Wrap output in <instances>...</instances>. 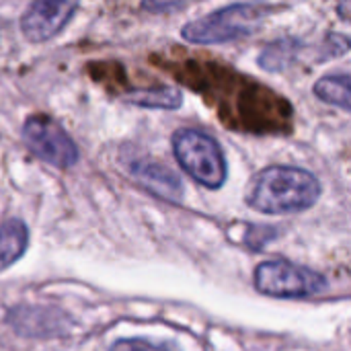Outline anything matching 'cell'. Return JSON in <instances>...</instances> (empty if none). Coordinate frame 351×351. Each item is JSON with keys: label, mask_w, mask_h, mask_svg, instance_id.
Listing matches in <instances>:
<instances>
[{"label": "cell", "mask_w": 351, "mask_h": 351, "mask_svg": "<svg viewBox=\"0 0 351 351\" xmlns=\"http://www.w3.org/2000/svg\"><path fill=\"white\" fill-rule=\"evenodd\" d=\"M76 2H58V0H37L33 2L25 14L21 16V31L23 35L33 41L41 43L56 37L76 12Z\"/></svg>", "instance_id": "cell-6"}, {"label": "cell", "mask_w": 351, "mask_h": 351, "mask_svg": "<svg viewBox=\"0 0 351 351\" xmlns=\"http://www.w3.org/2000/svg\"><path fill=\"white\" fill-rule=\"evenodd\" d=\"M128 169H130V175L136 179V183H140L152 195L167 199V202H179L183 197L181 179L177 177V173H173L165 165L138 156L128 162Z\"/></svg>", "instance_id": "cell-7"}, {"label": "cell", "mask_w": 351, "mask_h": 351, "mask_svg": "<svg viewBox=\"0 0 351 351\" xmlns=\"http://www.w3.org/2000/svg\"><path fill=\"white\" fill-rule=\"evenodd\" d=\"M109 351H181L177 343H156L150 339H119Z\"/></svg>", "instance_id": "cell-12"}, {"label": "cell", "mask_w": 351, "mask_h": 351, "mask_svg": "<svg viewBox=\"0 0 351 351\" xmlns=\"http://www.w3.org/2000/svg\"><path fill=\"white\" fill-rule=\"evenodd\" d=\"M269 12L271 6L267 4H230L210 12L208 16L187 23L181 29V37L197 45H214L243 39L253 35Z\"/></svg>", "instance_id": "cell-2"}, {"label": "cell", "mask_w": 351, "mask_h": 351, "mask_svg": "<svg viewBox=\"0 0 351 351\" xmlns=\"http://www.w3.org/2000/svg\"><path fill=\"white\" fill-rule=\"evenodd\" d=\"M173 152L181 169L199 185L220 189L228 177V165L220 144L197 130H179L173 136Z\"/></svg>", "instance_id": "cell-3"}, {"label": "cell", "mask_w": 351, "mask_h": 351, "mask_svg": "<svg viewBox=\"0 0 351 351\" xmlns=\"http://www.w3.org/2000/svg\"><path fill=\"white\" fill-rule=\"evenodd\" d=\"M185 6H187L185 2H173V0H169V2H142V8L148 10V12H154V14H158V12H175V10H181Z\"/></svg>", "instance_id": "cell-13"}, {"label": "cell", "mask_w": 351, "mask_h": 351, "mask_svg": "<svg viewBox=\"0 0 351 351\" xmlns=\"http://www.w3.org/2000/svg\"><path fill=\"white\" fill-rule=\"evenodd\" d=\"M128 103L146 107V109H179L183 105V95L175 86H156V88H138L125 97Z\"/></svg>", "instance_id": "cell-9"}, {"label": "cell", "mask_w": 351, "mask_h": 351, "mask_svg": "<svg viewBox=\"0 0 351 351\" xmlns=\"http://www.w3.org/2000/svg\"><path fill=\"white\" fill-rule=\"evenodd\" d=\"M29 230L19 218H10L0 226V271L14 265L27 251Z\"/></svg>", "instance_id": "cell-8"}, {"label": "cell", "mask_w": 351, "mask_h": 351, "mask_svg": "<svg viewBox=\"0 0 351 351\" xmlns=\"http://www.w3.org/2000/svg\"><path fill=\"white\" fill-rule=\"evenodd\" d=\"M21 136L27 148L37 158H41L43 162L51 167L70 169L80 158L76 142L68 136V132L56 119L47 115H31L23 123Z\"/></svg>", "instance_id": "cell-5"}, {"label": "cell", "mask_w": 351, "mask_h": 351, "mask_svg": "<svg viewBox=\"0 0 351 351\" xmlns=\"http://www.w3.org/2000/svg\"><path fill=\"white\" fill-rule=\"evenodd\" d=\"M315 95L343 111H350V74H327L315 82Z\"/></svg>", "instance_id": "cell-10"}, {"label": "cell", "mask_w": 351, "mask_h": 351, "mask_svg": "<svg viewBox=\"0 0 351 351\" xmlns=\"http://www.w3.org/2000/svg\"><path fill=\"white\" fill-rule=\"evenodd\" d=\"M321 181L306 169L274 165L263 169L249 191L247 204L263 214L284 216L311 210L321 197Z\"/></svg>", "instance_id": "cell-1"}, {"label": "cell", "mask_w": 351, "mask_h": 351, "mask_svg": "<svg viewBox=\"0 0 351 351\" xmlns=\"http://www.w3.org/2000/svg\"><path fill=\"white\" fill-rule=\"evenodd\" d=\"M257 292L271 298H311L327 290V280L311 267L290 261H265L255 269Z\"/></svg>", "instance_id": "cell-4"}, {"label": "cell", "mask_w": 351, "mask_h": 351, "mask_svg": "<svg viewBox=\"0 0 351 351\" xmlns=\"http://www.w3.org/2000/svg\"><path fill=\"white\" fill-rule=\"evenodd\" d=\"M298 49H300V41H296L292 37L278 39V41H274L271 45H267L263 49V53L259 56V64H261L263 70L280 72V70L288 68L294 62Z\"/></svg>", "instance_id": "cell-11"}]
</instances>
